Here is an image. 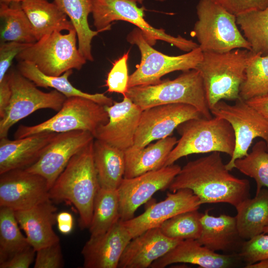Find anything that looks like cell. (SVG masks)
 Returning a JSON list of instances; mask_svg holds the SVG:
<instances>
[{
  "instance_id": "obj_1",
  "label": "cell",
  "mask_w": 268,
  "mask_h": 268,
  "mask_svg": "<svg viewBox=\"0 0 268 268\" xmlns=\"http://www.w3.org/2000/svg\"><path fill=\"white\" fill-rule=\"evenodd\" d=\"M220 152L188 162L174 178L168 189L175 192L182 189L193 191L201 204L227 203L236 207L250 197V184L229 172Z\"/></svg>"
},
{
  "instance_id": "obj_2",
  "label": "cell",
  "mask_w": 268,
  "mask_h": 268,
  "mask_svg": "<svg viewBox=\"0 0 268 268\" xmlns=\"http://www.w3.org/2000/svg\"><path fill=\"white\" fill-rule=\"evenodd\" d=\"M94 140L71 158L49 190L51 200L74 205L81 229L89 227L100 188L93 160Z\"/></svg>"
},
{
  "instance_id": "obj_3",
  "label": "cell",
  "mask_w": 268,
  "mask_h": 268,
  "mask_svg": "<svg viewBox=\"0 0 268 268\" xmlns=\"http://www.w3.org/2000/svg\"><path fill=\"white\" fill-rule=\"evenodd\" d=\"M125 95L142 110L161 105L185 104L195 107L205 118L212 117L203 80L197 69L184 71L173 80L130 87Z\"/></svg>"
},
{
  "instance_id": "obj_4",
  "label": "cell",
  "mask_w": 268,
  "mask_h": 268,
  "mask_svg": "<svg viewBox=\"0 0 268 268\" xmlns=\"http://www.w3.org/2000/svg\"><path fill=\"white\" fill-rule=\"evenodd\" d=\"M249 53L244 49L202 52L196 69L202 77L210 110L221 100L235 101L240 98Z\"/></svg>"
},
{
  "instance_id": "obj_5",
  "label": "cell",
  "mask_w": 268,
  "mask_h": 268,
  "mask_svg": "<svg viewBox=\"0 0 268 268\" xmlns=\"http://www.w3.org/2000/svg\"><path fill=\"white\" fill-rule=\"evenodd\" d=\"M176 130L181 137L167 157L164 166L193 154L219 152L231 156L233 153L234 133L230 123L223 118L214 116L192 119L180 124Z\"/></svg>"
},
{
  "instance_id": "obj_6",
  "label": "cell",
  "mask_w": 268,
  "mask_h": 268,
  "mask_svg": "<svg viewBox=\"0 0 268 268\" xmlns=\"http://www.w3.org/2000/svg\"><path fill=\"white\" fill-rule=\"evenodd\" d=\"M193 35L203 52L224 53L236 49L251 51L249 43L238 28L236 16L213 0H200Z\"/></svg>"
},
{
  "instance_id": "obj_7",
  "label": "cell",
  "mask_w": 268,
  "mask_h": 268,
  "mask_svg": "<svg viewBox=\"0 0 268 268\" xmlns=\"http://www.w3.org/2000/svg\"><path fill=\"white\" fill-rule=\"evenodd\" d=\"M77 40L74 28L65 34L56 31L32 44L16 59L34 64L49 75L60 76L70 69L80 70L87 60L78 50Z\"/></svg>"
},
{
  "instance_id": "obj_8",
  "label": "cell",
  "mask_w": 268,
  "mask_h": 268,
  "mask_svg": "<svg viewBox=\"0 0 268 268\" xmlns=\"http://www.w3.org/2000/svg\"><path fill=\"white\" fill-rule=\"evenodd\" d=\"M109 121L105 106L84 97L67 98L61 109L48 120L34 126L20 125L15 139L43 133H62L84 131L93 135L96 129Z\"/></svg>"
},
{
  "instance_id": "obj_9",
  "label": "cell",
  "mask_w": 268,
  "mask_h": 268,
  "mask_svg": "<svg viewBox=\"0 0 268 268\" xmlns=\"http://www.w3.org/2000/svg\"><path fill=\"white\" fill-rule=\"evenodd\" d=\"M127 40L137 46L141 56L140 64L129 76V88L158 83L163 76L173 71L196 69L202 57V52L199 47L179 56L164 54L152 48L137 27L130 32Z\"/></svg>"
},
{
  "instance_id": "obj_10",
  "label": "cell",
  "mask_w": 268,
  "mask_h": 268,
  "mask_svg": "<svg viewBox=\"0 0 268 268\" xmlns=\"http://www.w3.org/2000/svg\"><path fill=\"white\" fill-rule=\"evenodd\" d=\"M137 3L135 0H93L92 14L96 31L110 30L112 22L123 20L140 29L151 46L157 40H161L186 52L199 47V44L192 40L180 35L173 36L163 29L152 27L144 19V8L138 7Z\"/></svg>"
},
{
  "instance_id": "obj_11",
  "label": "cell",
  "mask_w": 268,
  "mask_h": 268,
  "mask_svg": "<svg viewBox=\"0 0 268 268\" xmlns=\"http://www.w3.org/2000/svg\"><path fill=\"white\" fill-rule=\"evenodd\" d=\"M8 74L12 93L9 103L0 118V138L7 137L13 125L38 110L59 111L67 98L56 90L42 91L18 70H12Z\"/></svg>"
},
{
  "instance_id": "obj_12",
  "label": "cell",
  "mask_w": 268,
  "mask_h": 268,
  "mask_svg": "<svg viewBox=\"0 0 268 268\" xmlns=\"http://www.w3.org/2000/svg\"><path fill=\"white\" fill-rule=\"evenodd\" d=\"M214 116L227 121L232 126L235 135V148L226 167L231 171L234 168L236 160L248 154L253 141L262 138L268 150V120L246 100L239 98L231 105L221 100L210 109Z\"/></svg>"
},
{
  "instance_id": "obj_13",
  "label": "cell",
  "mask_w": 268,
  "mask_h": 268,
  "mask_svg": "<svg viewBox=\"0 0 268 268\" xmlns=\"http://www.w3.org/2000/svg\"><path fill=\"white\" fill-rule=\"evenodd\" d=\"M203 117L194 106L185 104L155 106L142 111L133 146L142 148L169 136L184 122Z\"/></svg>"
},
{
  "instance_id": "obj_14",
  "label": "cell",
  "mask_w": 268,
  "mask_h": 268,
  "mask_svg": "<svg viewBox=\"0 0 268 268\" xmlns=\"http://www.w3.org/2000/svg\"><path fill=\"white\" fill-rule=\"evenodd\" d=\"M181 169L179 165L173 164L134 178H124L117 189L120 219L126 221L133 218L137 209L156 192L168 189Z\"/></svg>"
},
{
  "instance_id": "obj_15",
  "label": "cell",
  "mask_w": 268,
  "mask_h": 268,
  "mask_svg": "<svg viewBox=\"0 0 268 268\" xmlns=\"http://www.w3.org/2000/svg\"><path fill=\"white\" fill-rule=\"evenodd\" d=\"M46 179L25 169L0 174V206L14 211L27 209L51 200Z\"/></svg>"
},
{
  "instance_id": "obj_16",
  "label": "cell",
  "mask_w": 268,
  "mask_h": 268,
  "mask_svg": "<svg viewBox=\"0 0 268 268\" xmlns=\"http://www.w3.org/2000/svg\"><path fill=\"white\" fill-rule=\"evenodd\" d=\"M94 139L88 131L57 134L39 159L25 169L44 177L50 189L71 158Z\"/></svg>"
},
{
  "instance_id": "obj_17",
  "label": "cell",
  "mask_w": 268,
  "mask_h": 268,
  "mask_svg": "<svg viewBox=\"0 0 268 268\" xmlns=\"http://www.w3.org/2000/svg\"><path fill=\"white\" fill-rule=\"evenodd\" d=\"M201 204L192 191L182 189L168 193L164 200L149 204L139 215L122 221L133 239L149 229L159 227L166 220L180 213L198 209Z\"/></svg>"
},
{
  "instance_id": "obj_18",
  "label": "cell",
  "mask_w": 268,
  "mask_h": 268,
  "mask_svg": "<svg viewBox=\"0 0 268 268\" xmlns=\"http://www.w3.org/2000/svg\"><path fill=\"white\" fill-rule=\"evenodd\" d=\"M109 121L100 126L93 136L125 151L133 146L142 110L124 95L123 101L105 106Z\"/></svg>"
},
{
  "instance_id": "obj_19",
  "label": "cell",
  "mask_w": 268,
  "mask_h": 268,
  "mask_svg": "<svg viewBox=\"0 0 268 268\" xmlns=\"http://www.w3.org/2000/svg\"><path fill=\"white\" fill-rule=\"evenodd\" d=\"M132 238L120 219L106 232L90 236L81 254L85 268H118L123 253Z\"/></svg>"
},
{
  "instance_id": "obj_20",
  "label": "cell",
  "mask_w": 268,
  "mask_h": 268,
  "mask_svg": "<svg viewBox=\"0 0 268 268\" xmlns=\"http://www.w3.org/2000/svg\"><path fill=\"white\" fill-rule=\"evenodd\" d=\"M181 241L167 237L159 227L149 229L132 239L123 253L118 268H147Z\"/></svg>"
},
{
  "instance_id": "obj_21",
  "label": "cell",
  "mask_w": 268,
  "mask_h": 268,
  "mask_svg": "<svg viewBox=\"0 0 268 268\" xmlns=\"http://www.w3.org/2000/svg\"><path fill=\"white\" fill-rule=\"evenodd\" d=\"M241 261L238 254H220L201 244L196 239L181 241L150 268H164L176 263H188L202 268H227Z\"/></svg>"
},
{
  "instance_id": "obj_22",
  "label": "cell",
  "mask_w": 268,
  "mask_h": 268,
  "mask_svg": "<svg viewBox=\"0 0 268 268\" xmlns=\"http://www.w3.org/2000/svg\"><path fill=\"white\" fill-rule=\"evenodd\" d=\"M57 133H39L11 140L0 138V174L35 163Z\"/></svg>"
},
{
  "instance_id": "obj_23",
  "label": "cell",
  "mask_w": 268,
  "mask_h": 268,
  "mask_svg": "<svg viewBox=\"0 0 268 268\" xmlns=\"http://www.w3.org/2000/svg\"><path fill=\"white\" fill-rule=\"evenodd\" d=\"M56 210L50 200L27 209L14 211L18 224L36 251L60 241L53 228L57 221Z\"/></svg>"
},
{
  "instance_id": "obj_24",
  "label": "cell",
  "mask_w": 268,
  "mask_h": 268,
  "mask_svg": "<svg viewBox=\"0 0 268 268\" xmlns=\"http://www.w3.org/2000/svg\"><path fill=\"white\" fill-rule=\"evenodd\" d=\"M201 221L202 231L197 239L201 244L214 252L238 253L244 241L239 235L235 216L224 214L215 216L206 210Z\"/></svg>"
},
{
  "instance_id": "obj_25",
  "label": "cell",
  "mask_w": 268,
  "mask_h": 268,
  "mask_svg": "<svg viewBox=\"0 0 268 268\" xmlns=\"http://www.w3.org/2000/svg\"><path fill=\"white\" fill-rule=\"evenodd\" d=\"M177 141L176 137L169 136L142 148L132 146L126 150L124 178H134L164 167Z\"/></svg>"
},
{
  "instance_id": "obj_26",
  "label": "cell",
  "mask_w": 268,
  "mask_h": 268,
  "mask_svg": "<svg viewBox=\"0 0 268 268\" xmlns=\"http://www.w3.org/2000/svg\"><path fill=\"white\" fill-rule=\"evenodd\" d=\"M21 7L33 27L37 41L54 31L74 28L67 15L53 1L24 0Z\"/></svg>"
},
{
  "instance_id": "obj_27",
  "label": "cell",
  "mask_w": 268,
  "mask_h": 268,
  "mask_svg": "<svg viewBox=\"0 0 268 268\" xmlns=\"http://www.w3.org/2000/svg\"><path fill=\"white\" fill-rule=\"evenodd\" d=\"M93 156L100 187L117 190L124 178L125 151L95 139Z\"/></svg>"
},
{
  "instance_id": "obj_28",
  "label": "cell",
  "mask_w": 268,
  "mask_h": 268,
  "mask_svg": "<svg viewBox=\"0 0 268 268\" xmlns=\"http://www.w3.org/2000/svg\"><path fill=\"white\" fill-rule=\"evenodd\" d=\"M17 70L38 87L53 88L67 98L79 96L93 100L103 106H111L114 101L103 93L90 94L82 91L72 85L68 78L72 73L68 70L60 76L47 75L41 71L34 64L26 61H19Z\"/></svg>"
},
{
  "instance_id": "obj_29",
  "label": "cell",
  "mask_w": 268,
  "mask_h": 268,
  "mask_svg": "<svg viewBox=\"0 0 268 268\" xmlns=\"http://www.w3.org/2000/svg\"><path fill=\"white\" fill-rule=\"evenodd\" d=\"M239 235L244 241L263 233L268 226V189L262 188L254 198H247L236 207Z\"/></svg>"
},
{
  "instance_id": "obj_30",
  "label": "cell",
  "mask_w": 268,
  "mask_h": 268,
  "mask_svg": "<svg viewBox=\"0 0 268 268\" xmlns=\"http://www.w3.org/2000/svg\"><path fill=\"white\" fill-rule=\"evenodd\" d=\"M54 2L72 23L76 32L80 54L86 60L93 61L91 43L99 32L90 28L87 20L92 13L93 0H54Z\"/></svg>"
},
{
  "instance_id": "obj_31",
  "label": "cell",
  "mask_w": 268,
  "mask_h": 268,
  "mask_svg": "<svg viewBox=\"0 0 268 268\" xmlns=\"http://www.w3.org/2000/svg\"><path fill=\"white\" fill-rule=\"evenodd\" d=\"M0 42L33 44L37 41L32 25L21 2H0Z\"/></svg>"
},
{
  "instance_id": "obj_32",
  "label": "cell",
  "mask_w": 268,
  "mask_h": 268,
  "mask_svg": "<svg viewBox=\"0 0 268 268\" xmlns=\"http://www.w3.org/2000/svg\"><path fill=\"white\" fill-rule=\"evenodd\" d=\"M120 219V201L117 189L100 187L95 198L92 219L88 228L90 236L106 232Z\"/></svg>"
},
{
  "instance_id": "obj_33",
  "label": "cell",
  "mask_w": 268,
  "mask_h": 268,
  "mask_svg": "<svg viewBox=\"0 0 268 268\" xmlns=\"http://www.w3.org/2000/svg\"><path fill=\"white\" fill-rule=\"evenodd\" d=\"M236 22L251 46V52L268 56V6L236 15Z\"/></svg>"
},
{
  "instance_id": "obj_34",
  "label": "cell",
  "mask_w": 268,
  "mask_h": 268,
  "mask_svg": "<svg viewBox=\"0 0 268 268\" xmlns=\"http://www.w3.org/2000/svg\"><path fill=\"white\" fill-rule=\"evenodd\" d=\"M18 224L14 210L0 206V263L31 246Z\"/></svg>"
},
{
  "instance_id": "obj_35",
  "label": "cell",
  "mask_w": 268,
  "mask_h": 268,
  "mask_svg": "<svg viewBox=\"0 0 268 268\" xmlns=\"http://www.w3.org/2000/svg\"><path fill=\"white\" fill-rule=\"evenodd\" d=\"M268 93V56L249 51L240 98L247 100Z\"/></svg>"
},
{
  "instance_id": "obj_36",
  "label": "cell",
  "mask_w": 268,
  "mask_h": 268,
  "mask_svg": "<svg viewBox=\"0 0 268 268\" xmlns=\"http://www.w3.org/2000/svg\"><path fill=\"white\" fill-rule=\"evenodd\" d=\"M234 168L255 180L256 193L263 187L268 189V150L266 142H257L249 153L235 160Z\"/></svg>"
},
{
  "instance_id": "obj_37",
  "label": "cell",
  "mask_w": 268,
  "mask_h": 268,
  "mask_svg": "<svg viewBox=\"0 0 268 268\" xmlns=\"http://www.w3.org/2000/svg\"><path fill=\"white\" fill-rule=\"evenodd\" d=\"M202 214L198 209L182 212L166 220L159 228L164 235L171 239L197 240L202 231L201 218Z\"/></svg>"
},
{
  "instance_id": "obj_38",
  "label": "cell",
  "mask_w": 268,
  "mask_h": 268,
  "mask_svg": "<svg viewBox=\"0 0 268 268\" xmlns=\"http://www.w3.org/2000/svg\"><path fill=\"white\" fill-rule=\"evenodd\" d=\"M237 254L246 266L268 259V233H262L244 241Z\"/></svg>"
},
{
  "instance_id": "obj_39",
  "label": "cell",
  "mask_w": 268,
  "mask_h": 268,
  "mask_svg": "<svg viewBox=\"0 0 268 268\" xmlns=\"http://www.w3.org/2000/svg\"><path fill=\"white\" fill-rule=\"evenodd\" d=\"M129 53L127 52L117 60L108 73L106 81L108 92L120 93L123 96L127 92L129 79L127 67Z\"/></svg>"
},
{
  "instance_id": "obj_40",
  "label": "cell",
  "mask_w": 268,
  "mask_h": 268,
  "mask_svg": "<svg viewBox=\"0 0 268 268\" xmlns=\"http://www.w3.org/2000/svg\"><path fill=\"white\" fill-rule=\"evenodd\" d=\"M64 265L60 241L36 251L34 268H61Z\"/></svg>"
},
{
  "instance_id": "obj_41",
  "label": "cell",
  "mask_w": 268,
  "mask_h": 268,
  "mask_svg": "<svg viewBox=\"0 0 268 268\" xmlns=\"http://www.w3.org/2000/svg\"><path fill=\"white\" fill-rule=\"evenodd\" d=\"M32 44L10 41L0 42V81L7 73L13 60Z\"/></svg>"
},
{
  "instance_id": "obj_42",
  "label": "cell",
  "mask_w": 268,
  "mask_h": 268,
  "mask_svg": "<svg viewBox=\"0 0 268 268\" xmlns=\"http://www.w3.org/2000/svg\"><path fill=\"white\" fill-rule=\"evenodd\" d=\"M236 16L252 10L265 9L268 0H213Z\"/></svg>"
},
{
  "instance_id": "obj_43",
  "label": "cell",
  "mask_w": 268,
  "mask_h": 268,
  "mask_svg": "<svg viewBox=\"0 0 268 268\" xmlns=\"http://www.w3.org/2000/svg\"><path fill=\"white\" fill-rule=\"evenodd\" d=\"M36 251L31 246L18 252L0 263V268H28L36 257Z\"/></svg>"
},
{
  "instance_id": "obj_44",
  "label": "cell",
  "mask_w": 268,
  "mask_h": 268,
  "mask_svg": "<svg viewBox=\"0 0 268 268\" xmlns=\"http://www.w3.org/2000/svg\"><path fill=\"white\" fill-rule=\"evenodd\" d=\"M11 89L8 73L0 81V118L7 108L11 97Z\"/></svg>"
},
{
  "instance_id": "obj_45",
  "label": "cell",
  "mask_w": 268,
  "mask_h": 268,
  "mask_svg": "<svg viewBox=\"0 0 268 268\" xmlns=\"http://www.w3.org/2000/svg\"><path fill=\"white\" fill-rule=\"evenodd\" d=\"M246 101L268 120V93Z\"/></svg>"
},
{
  "instance_id": "obj_46",
  "label": "cell",
  "mask_w": 268,
  "mask_h": 268,
  "mask_svg": "<svg viewBox=\"0 0 268 268\" xmlns=\"http://www.w3.org/2000/svg\"><path fill=\"white\" fill-rule=\"evenodd\" d=\"M58 224H73V218L71 213L63 211L57 215Z\"/></svg>"
},
{
  "instance_id": "obj_47",
  "label": "cell",
  "mask_w": 268,
  "mask_h": 268,
  "mask_svg": "<svg viewBox=\"0 0 268 268\" xmlns=\"http://www.w3.org/2000/svg\"><path fill=\"white\" fill-rule=\"evenodd\" d=\"M246 268H268V259H264L246 266Z\"/></svg>"
},
{
  "instance_id": "obj_48",
  "label": "cell",
  "mask_w": 268,
  "mask_h": 268,
  "mask_svg": "<svg viewBox=\"0 0 268 268\" xmlns=\"http://www.w3.org/2000/svg\"><path fill=\"white\" fill-rule=\"evenodd\" d=\"M24 0H0V2H3L5 3H9L12 2H21Z\"/></svg>"
},
{
  "instance_id": "obj_49",
  "label": "cell",
  "mask_w": 268,
  "mask_h": 268,
  "mask_svg": "<svg viewBox=\"0 0 268 268\" xmlns=\"http://www.w3.org/2000/svg\"><path fill=\"white\" fill-rule=\"evenodd\" d=\"M263 233H268V226L264 229Z\"/></svg>"
},
{
  "instance_id": "obj_50",
  "label": "cell",
  "mask_w": 268,
  "mask_h": 268,
  "mask_svg": "<svg viewBox=\"0 0 268 268\" xmlns=\"http://www.w3.org/2000/svg\"><path fill=\"white\" fill-rule=\"evenodd\" d=\"M138 3L142 4L144 0H135Z\"/></svg>"
},
{
  "instance_id": "obj_51",
  "label": "cell",
  "mask_w": 268,
  "mask_h": 268,
  "mask_svg": "<svg viewBox=\"0 0 268 268\" xmlns=\"http://www.w3.org/2000/svg\"><path fill=\"white\" fill-rule=\"evenodd\" d=\"M155 0L158 1H164L165 0Z\"/></svg>"
}]
</instances>
